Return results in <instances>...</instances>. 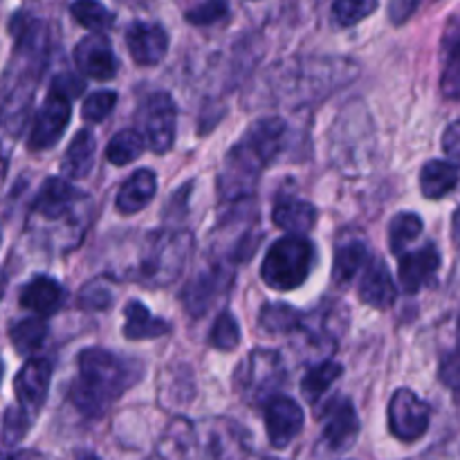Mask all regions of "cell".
I'll return each instance as SVG.
<instances>
[{"mask_svg": "<svg viewBox=\"0 0 460 460\" xmlns=\"http://www.w3.org/2000/svg\"><path fill=\"white\" fill-rule=\"evenodd\" d=\"M443 148L449 157H456L460 160V119L454 121L443 135Z\"/></svg>", "mask_w": 460, "mask_h": 460, "instance_id": "ee69618b", "label": "cell"}, {"mask_svg": "<svg viewBox=\"0 0 460 460\" xmlns=\"http://www.w3.org/2000/svg\"><path fill=\"white\" fill-rule=\"evenodd\" d=\"M380 0H332V18L340 27H353L367 21Z\"/></svg>", "mask_w": 460, "mask_h": 460, "instance_id": "e575fe53", "label": "cell"}, {"mask_svg": "<svg viewBox=\"0 0 460 460\" xmlns=\"http://www.w3.org/2000/svg\"><path fill=\"white\" fill-rule=\"evenodd\" d=\"M124 317H126V323H124L126 340H133V341L155 340V337L166 335V332L171 331V326L164 322V319L153 317L151 310L137 299L126 304Z\"/></svg>", "mask_w": 460, "mask_h": 460, "instance_id": "484cf974", "label": "cell"}, {"mask_svg": "<svg viewBox=\"0 0 460 460\" xmlns=\"http://www.w3.org/2000/svg\"><path fill=\"white\" fill-rule=\"evenodd\" d=\"M341 373H344V367L337 362H332V359L319 362V364H314L313 368H308V373H305L304 380H301V389H304V394L308 395V400H313L314 402L319 395L326 394V391L331 389L337 380H340Z\"/></svg>", "mask_w": 460, "mask_h": 460, "instance_id": "1f68e13d", "label": "cell"}, {"mask_svg": "<svg viewBox=\"0 0 460 460\" xmlns=\"http://www.w3.org/2000/svg\"><path fill=\"white\" fill-rule=\"evenodd\" d=\"M359 75V67L350 58L310 57L281 61L270 67L265 90L270 99L286 106H301L326 99L341 85L350 84Z\"/></svg>", "mask_w": 460, "mask_h": 460, "instance_id": "6da1fadb", "label": "cell"}, {"mask_svg": "<svg viewBox=\"0 0 460 460\" xmlns=\"http://www.w3.org/2000/svg\"><path fill=\"white\" fill-rule=\"evenodd\" d=\"M422 0H391L389 3V18L394 25H404L413 13L418 12Z\"/></svg>", "mask_w": 460, "mask_h": 460, "instance_id": "7bdbcfd3", "label": "cell"}, {"mask_svg": "<svg viewBox=\"0 0 460 460\" xmlns=\"http://www.w3.org/2000/svg\"><path fill=\"white\" fill-rule=\"evenodd\" d=\"M452 241L454 245L460 247V207L454 211V218H452Z\"/></svg>", "mask_w": 460, "mask_h": 460, "instance_id": "f6af8a7d", "label": "cell"}, {"mask_svg": "<svg viewBox=\"0 0 460 460\" xmlns=\"http://www.w3.org/2000/svg\"><path fill=\"white\" fill-rule=\"evenodd\" d=\"M431 409L411 389H398L389 402V429L400 443H416L427 434Z\"/></svg>", "mask_w": 460, "mask_h": 460, "instance_id": "ba28073f", "label": "cell"}, {"mask_svg": "<svg viewBox=\"0 0 460 460\" xmlns=\"http://www.w3.org/2000/svg\"><path fill=\"white\" fill-rule=\"evenodd\" d=\"M48 337V323L43 317H27L9 328V340L21 355H34Z\"/></svg>", "mask_w": 460, "mask_h": 460, "instance_id": "83f0119b", "label": "cell"}, {"mask_svg": "<svg viewBox=\"0 0 460 460\" xmlns=\"http://www.w3.org/2000/svg\"><path fill=\"white\" fill-rule=\"evenodd\" d=\"M322 438L332 452H346L359 436V418L349 398H332L322 409Z\"/></svg>", "mask_w": 460, "mask_h": 460, "instance_id": "9c48e42d", "label": "cell"}, {"mask_svg": "<svg viewBox=\"0 0 460 460\" xmlns=\"http://www.w3.org/2000/svg\"><path fill=\"white\" fill-rule=\"evenodd\" d=\"M146 148L148 144L139 130L124 128L111 137V142H108V148H106V157L111 164L124 166L137 160Z\"/></svg>", "mask_w": 460, "mask_h": 460, "instance_id": "4316f807", "label": "cell"}, {"mask_svg": "<svg viewBox=\"0 0 460 460\" xmlns=\"http://www.w3.org/2000/svg\"><path fill=\"white\" fill-rule=\"evenodd\" d=\"M75 63L81 75L94 81L115 79L119 70L115 49L103 34H90L81 39L75 48Z\"/></svg>", "mask_w": 460, "mask_h": 460, "instance_id": "2e32d148", "label": "cell"}, {"mask_svg": "<svg viewBox=\"0 0 460 460\" xmlns=\"http://www.w3.org/2000/svg\"><path fill=\"white\" fill-rule=\"evenodd\" d=\"M157 193V178L155 171L139 169L126 178V182L119 187V193L115 198V207L119 214L133 216L137 211L146 209Z\"/></svg>", "mask_w": 460, "mask_h": 460, "instance_id": "7402d4cb", "label": "cell"}, {"mask_svg": "<svg viewBox=\"0 0 460 460\" xmlns=\"http://www.w3.org/2000/svg\"><path fill=\"white\" fill-rule=\"evenodd\" d=\"M317 207H314L313 202L304 200V198L281 193V196L274 200L272 223L277 225L279 229L290 234V236H305V234L317 225Z\"/></svg>", "mask_w": 460, "mask_h": 460, "instance_id": "d6986e66", "label": "cell"}, {"mask_svg": "<svg viewBox=\"0 0 460 460\" xmlns=\"http://www.w3.org/2000/svg\"><path fill=\"white\" fill-rule=\"evenodd\" d=\"M232 281V268H225V265H216V268H209L207 272L193 277L182 292L184 310L191 317H202L214 305V301L229 290Z\"/></svg>", "mask_w": 460, "mask_h": 460, "instance_id": "4fadbf2b", "label": "cell"}, {"mask_svg": "<svg viewBox=\"0 0 460 460\" xmlns=\"http://www.w3.org/2000/svg\"><path fill=\"white\" fill-rule=\"evenodd\" d=\"M79 377L70 386V400L85 416H102L112 400L142 380L144 364L119 358L106 349H85L76 359Z\"/></svg>", "mask_w": 460, "mask_h": 460, "instance_id": "3957f363", "label": "cell"}, {"mask_svg": "<svg viewBox=\"0 0 460 460\" xmlns=\"http://www.w3.org/2000/svg\"><path fill=\"white\" fill-rule=\"evenodd\" d=\"M286 133L281 117H265L247 128L241 142L227 153L218 173V193L223 200H241L254 193L263 169L281 153Z\"/></svg>", "mask_w": 460, "mask_h": 460, "instance_id": "7a4b0ae2", "label": "cell"}, {"mask_svg": "<svg viewBox=\"0 0 460 460\" xmlns=\"http://www.w3.org/2000/svg\"><path fill=\"white\" fill-rule=\"evenodd\" d=\"M0 460H13V458L7 456V454H4V452H0Z\"/></svg>", "mask_w": 460, "mask_h": 460, "instance_id": "7dc6e473", "label": "cell"}, {"mask_svg": "<svg viewBox=\"0 0 460 460\" xmlns=\"http://www.w3.org/2000/svg\"><path fill=\"white\" fill-rule=\"evenodd\" d=\"M229 16V3L227 0H205L198 7L189 9L187 12V21L191 25L198 27H207V25H216V22L225 21Z\"/></svg>", "mask_w": 460, "mask_h": 460, "instance_id": "f35d334b", "label": "cell"}, {"mask_svg": "<svg viewBox=\"0 0 460 460\" xmlns=\"http://www.w3.org/2000/svg\"><path fill=\"white\" fill-rule=\"evenodd\" d=\"M63 299H66V292H63V286L52 277H34L31 281L25 283V288L21 290V305L25 310H31L39 317H49V314L58 313L63 305Z\"/></svg>", "mask_w": 460, "mask_h": 460, "instance_id": "44dd1931", "label": "cell"}, {"mask_svg": "<svg viewBox=\"0 0 460 460\" xmlns=\"http://www.w3.org/2000/svg\"><path fill=\"white\" fill-rule=\"evenodd\" d=\"M283 380H286V364L277 350L268 349L252 350L236 373L238 389L250 395L254 402L279 395L277 389L283 385Z\"/></svg>", "mask_w": 460, "mask_h": 460, "instance_id": "8992f818", "label": "cell"}, {"mask_svg": "<svg viewBox=\"0 0 460 460\" xmlns=\"http://www.w3.org/2000/svg\"><path fill=\"white\" fill-rule=\"evenodd\" d=\"M126 48L137 66H157L169 52V34L157 22L137 21L126 30Z\"/></svg>", "mask_w": 460, "mask_h": 460, "instance_id": "e0dca14e", "label": "cell"}, {"mask_svg": "<svg viewBox=\"0 0 460 460\" xmlns=\"http://www.w3.org/2000/svg\"><path fill=\"white\" fill-rule=\"evenodd\" d=\"M458 349H460V319H458Z\"/></svg>", "mask_w": 460, "mask_h": 460, "instance_id": "c3c4849f", "label": "cell"}, {"mask_svg": "<svg viewBox=\"0 0 460 460\" xmlns=\"http://www.w3.org/2000/svg\"><path fill=\"white\" fill-rule=\"evenodd\" d=\"M422 218L413 211H400L389 225V247L394 254L402 256V252L407 250L409 243L416 241L422 234Z\"/></svg>", "mask_w": 460, "mask_h": 460, "instance_id": "d6a6232c", "label": "cell"}, {"mask_svg": "<svg viewBox=\"0 0 460 460\" xmlns=\"http://www.w3.org/2000/svg\"><path fill=\"white\" fill-rule=\"evenodd\" d=\"M304 409L288 395H274L265 402V431L274 449H283L304 429Z\"/></svg>", "mask_w": 460, "mask_h": 460, "instance_id": "8fae6325", "label": "cell"}, {"mask_svg": "<svg viewBox=\"0 0 460 460\" xmlns=\"http://www.w3.org/2000/svg\"><path fill=\"white\" fill-rule=\"evenodd\" d=\"M94 153H97V142H94L93 130L84 128L72 137L66 155H63V175L70 180H84L93 171Z\"/></svg>", "mask_w": 460, "mask_h": 460, "instance_id": "d4e9b609", "label": "cell"}, {"mask_svg": "<svg viewBox=\"0 0 460 460\" xmlns=\"http://www.w3.org/2000/svg\"><path fill=\"white\" fill-rule=\"evenodd\" d=\"M76 460H99L97 456H94V454H90V452H84V454H79V458Z\"/></svg>", "mask_w": 460, "mask_h": 460, "instance_id": "bcb514c9", "label": "cell"}, {"mask_svg": "<svg viewBox=\"0 0 460 460\" xmlns=\"http://www.w3.org/2000/svg\"><path fill=\"white\" fill-rule=\"evenodd\" d=\"M52 382V362L45 358H30L13 380L18 407L25 409L31 418L43 409Z\"/></svg>", "mask_w": 460, "mask_h": 460, "instance_id": "7c38bea8", "label": "cell"}, {"mask_svg": "<svg viewBox=\"0 0 460 460\" xmlns=\"http://www.w3.org/2000/svg\"><path fill=\"white\" fill-rule=\"evenodd\" d=\"M460 171L449 160H429L420 169V191L427 200H440L458 187Z\"/></svg>", "mask_w": 460, "mask_h": 460, "instance_id": "cb8c5ba5", "label": "cell"}, {"mask_svg": "<svg viewBox=\"0 0 460 460\" xmlns=\"http://www.w3.org/2000/svg\"><path fill=\"white\" fill-rule=\"evenodd\" d=\"M117 103V93L112 90H99V93H93L85 97L84 108H81V117L90 124H97V121L106 119L112 112Z\"/></svg>", "mask_w": 460, "mask_h": 460, "instance_id": "74e56055", "label": "cell"}, {"mask_svg": "<svg viewBox=\"0 0 460 460\" xmlns=\"http://www.w3.org/2000/svg\"><path fill=\"white\" fill-rule=\"evenodd\" d=\"M142 130L139 133L146 139L148 148L157 155L171 151L175 142V128H178V106L169 93H153L142 103L137 112Z\"/></svg>", "mask_w": 460, "mask_h": 460, "instance_id": "52a82bcc", "label": "cell"}, {"mask_svg": "<svg viewBox=\"0 0 460 460\" xmlns=\"http://www.w3.org/2000/svg\"><path fill=\"white\" fill-rule=\"evenodd\" d=\"M85 193L76 191L67 180L49 178L40 187L34 205H31V216L45 220V223H58V220L70 218L75 214L76 205L85 200Z\"/></svg>", "mask_w": 460, "mask_h": 460, "instance_id": "5bb4252c", "label": "cell"}, {"mask_svg": "<svg viewBox=\"0 0 460 460\" xmlns=\"http://www.w3.org/2000/svg\"><path fill=\"white\" fill-rule=\"evenodd\" d=\"M252 452V438L245 427L229 418L207 420V454L211 460H245Z\"/></svg>", "mask_w": 460, "mask_h": 460, "instance_id": "9a60e30c", "label": "cell"}, {"mask_svg": "<svg viewBox=\"0 0 460 460\" xmlns=\"http://www.w3.org/2000/svg\"><path fill=\"white\" fill-rule=\"evenodd\" d=\"M0 380H3V364H0Z\"/></svg>", "mask_w": 460, "mask_h": 460, "instance_id": "681fc988", "label": "cell"}, {"mask_svg": "<svg viewBox=\"0 0 460 460\" xmlns=\"http://www.w3.org/2000/svg\"><path fill=\"white\" fill-rule=\"evenodd\" d=\"M112 304V292L108 286H102L99 281H90L81 288L79 305L84 310H106Z\"/></svg>", "mask_w": 460, "mask_h": 460, "instance_id": "ab89813d", "label": "cell"}, {"mask_svg": "<svg viewBox=\"0 0 460 460\" xmlns=\"http://www.w3.org/2000/svg\"><path fill=\"white\" fill-rule=\"evenodd\" d=\"M368 250L362 241H350L337 247L335 263H332V279L340 283H349L358 277L359 270L367 265Z\"/></svg>", "mask_w": 460, "mask_h": 460, "instance_id": "f1b7e54d", "label": "cell"}, {"mask_svg": "<svg viewBox=\"0 0 460 460\" xmlns=\"http://www.w3.org/2000/svg\"><path fill=\"white\" fill-rule=\"evenodd\" d=\"M70 103V99L48 93V99L36 112L34 124H31L30 142H27L30 151H48L63 137L72 117Z\"/></svg>", "mask_w": 460, "mask_h": 460, "instance_id": "30bf717a", "label": "cell"}, {"mask_svg": "<svg viewBox=\"0 0 460 460\" xmlns=\"http://www.w3.org/2000/svg\"><path fill=\"white\" fill-rule=\"evenodd\" d=\"M209 344L216 350H223V353H232L234 349H238V344H241V326H238L236 317L232 313H220L216 317L209 332Z\"/></svg>", "mask_w": 460, "mask_h": 460, "instance_id": "836d02e7", "label": "cell"}, {"mask_svg": "<svg viewBox=\"0 0 460 460\" xmlns=\"http://www.w3.org/2000/svg\"><path fill=\"white\" fill-rule=\"evenodd\" d=\"M31 420H34V418H31L22 407H9L7 411H4L3 431H0L3 443L7 445V447H13V445L21 443L27 436V431H30Z\"/></svg>", "mask_w": 460, "mask_h": 460, "instance_id": "8d00e7d4", "label": "cell"}, {"mask_svg": "<svg viewBox=\"0 0 460 460\" xmlns=\"http://www.w3.org/2000/svg\"><path fill=\"white\" fill-rule=\"evenodd\" d=\"M85 84L81 76L72 75V72H61L52 79V85H49V93L58 94V97H66V99H76L81 93H84Z\"/></svg>", "mask_w": 460, "mask_h": 460, "instance_id": "60d3db41", "label": "cell"}, {"mask_svg": "<svg viewBox=\"0 0 460 460\" xmlns=\"http://www.w3.org/2000/svg\"><path fill=\"white\" fill-rule=\"evenodd\" d=\"M196 427L184 418L169 422L160 440V456L164 460H200L198 456Z\"/></svg>", "mask_w": 460, "mask_h": 460, "instance_id": "603a6c76", "label": "cell"}, {"mask_svg": "<svg viewBox=\"0 0 460 460\" xmlns=\"http://www.w3.org/2000/svg\"><path fill=\"white\" fill-rule=\"evenodd\" d=\"M395 296H398V288H395L394 277H391L385 261H371L362 281H359V299H362V304L377 310H386L395 304Z\"/></svg>", "mask_w": 460, "mask_h": 460, "instance_id": "ffe728a7", "label": "cell"}, {"mask_svg": "<svg viewBox=\"0 0 460 460\" xmlns=\"http://www.w3.org/2000/svg\"><path fill=\"white\" fill-rule=\"evenodd\" d=\"M440 90L452 102H460V31L447 43V63L440 76Z\"/></svg>", "mask_w": 460, "mask_h": 460, "instance_id": "d590c367", "label": "cell"}, {"mask_svg": "<svg viewBox=\"0 0 460 460\" xmlns=\"http://www.w3.org/2000/svg\"><path fill=\"white\" fill-rule=\"evenodd\" d=\"M0 245H3V232H0Z\"/></svg>", "mask_w": 460, "mask_h": 460, "instance_id": "f907efd6", "label": "cell"}, {"mask_svg": "<svg viewBox=\"0 0 460 460\" xmlns=\"http://www.w3.org/2000/svg\"><path fill=\"white\" fill-rule=\"evenodd\" d=\"M438 376L447 389L460 391V349L445 355L443 362H440Z\"/></svg>", "mask_w": 460, "mask_h": 460, "instance_id": "b9f144b4", "label": "cell"}, {"mask_svg": "<svg viewBox=\"0 0 460 460\" xmlns=\"http://www.w3.org/2000/svg\"><path fill=\"white\" fill-rule=\"evenodd\" d=\"M70 13L81 27L94 31V34H103L115 22V13L99 0H75L70 4Z\"/></svg>", "mask_w": 460, "mask_h": 460, "instance_id": "f546056e", "label": "cell"}, {"mask_svg": "<svg viewBox=\"0 0 460 460\" xmlns=\"http://www.w3.org/2000/svg\"><path fill=\"white\" fill-rule=\"evenodd\" d=\"M314 263H317V252L308 238L283 236L270 245L261 263V279L272 290L290 292L308 281Z\"/></svg>", "mask_w": 460, "mask_h": 460, "instance_id": "5b68a950", "label": "cell"}, {"mask_svg": "<svg viewBox=\"0 0 460 460\" xmlns=\"http://www.w3.org/2000/svg\"><path fill=\"white\" fill-rule=\"evenodd\" d=\"M301 313L288 304H265L259 313V326L272 335H286V332L301 328Z\"/></svg>", "mask_w": 460, "mask_h": 460, "instance_id": "4dcf8cb0", "label": "cell"}, {"mask_svg": "<svg viewBox=\"0 0 460 460\" xmlns=\"http://www.w3.org/2000/svg\"><path fill=\"white\" fill-rule=\"evenodd\" d=\"M440 268V252L436 250V245H425L420 250L407 252V254L400 256L398 263V281L407 295H416L429 281H434V277L438 274Z\"/></svg>", "mask_w": 460, "mask_h": 460, "instance_id": "ac0fdd59", "label": "cell"}, {"mask_svg": "<svg viewBox=\"0 0 460 460\" xmlns=\"http://www.w3.org/2000/svg\"><path fill=\"white\" fill-rule=\"evenodd\" d=\"M193 250V236L184 229L151 232L139 247L135 277L148 288H164L180 277Z\"/></svg>", "mask_w": 460, "mask_h": 460, "instance_id": "277c9868", "label": "cell"}]
</instances>
